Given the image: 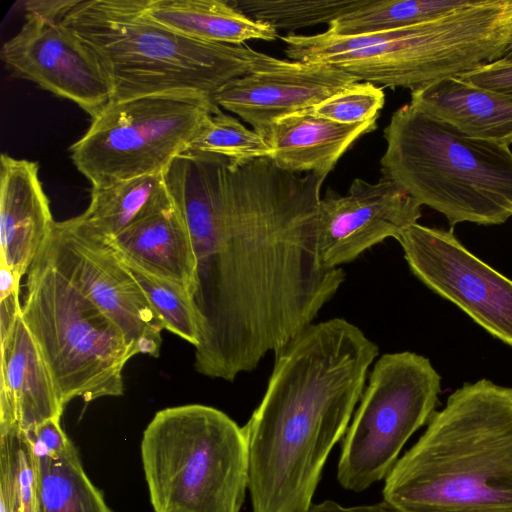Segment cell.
<instances>
[{
	"label": "cell",
	"instance_id": "cell-20",
	"mask_svg": "<svg viewBox=\"0 0 512 512\" xmlns=\"http://www.w3.org/2000/svg\"><path fill=\"white\" fill-rule=\"evenodd\" d=\"M410 103L470 137L512 144V95L455 76L411 90Z\"/></svg>",
	"mask_w": 512,
	"mask_h": 512
},
{
	"label": "cell",
	"instance_id": "cell-31",
	"mask_svg": "<svg viewBox=\"0 0 512 512\" xmlns=\"http://www.w3.org/2000/svg\"><path fill=\"white\" fill-rule=\"evenodd\" d=\"M473 85L512 95V63L497 60L458 76Z\"/></svg>",
	"mask_w": 512,
	"mask_h": 512
},
{
	"label": "cell",
	"instance_id": "cell-34",
	"mask_svg": "<svg viewBox=\"0 0 512 512\" xmlns=\"http://www.w3.org/2000/svg\"><path fill=\"white\" fill-rule=\"evenodd\" d=\"M20 278L7 266L0 264V299L19 293Z\"/></svg>",
	"mask_w": 512,
	"mask_h": 512
},
{
	"label": "cell",
	"instance_id": "cell-22",
	"mask_svg": "<svg viewBox=\"0 0 512 512\" xmlns=\"http://www.w3.org/2000/svg\"><path fill=\"white\" fill-rule=\"evenodd\" d=\"M164 187V172L92 187L89 206L80 215L95 232L112 239L137 221Z\"/></svg>",
	"mask_w": 512,
	"mask_h": 512
},
{
	"label": "cell",
	"instance_id": "cell-23",
	"mask_svg": "<svg viewBox=\"0 0 512 512\" xmlns=\"http://www.w3.org/2000/svg\"><path fill=\"white\" fill-rule=\"evenodd\" d=\"M35 466L38 512H112L85 473L71 440L56 458Z\"/></svg>",
	"mask_w": 512,
	"mask_h": 512
},
{
	"label": "cell",
	"instance_id": "cell-7",
	"mask_svg": "<svg viewBox=\"0 0 512 512\" xmlns=\"http://www.w3.org/2000/svg\"><path fill=\"white\" fill-rule=\"evenodd\" d=\"M141 458L155 512H239L249 484L243 427L219 409L187 404L158 411Z\"/></svg>",
	"mask_w": 512,
	"mask_h": 512
},
{
	"label": "cell",
	"instance_id": "cell-12",
	"mask_svg": "<svg viewBox=\"0 0 512 512\" xmlns=\"http://www.w3.org/2000/svg\"><path fill=\"white\" fill-rule=\"evenodd\" d=\"M42 248L59 271L121 328L136 353L143 336L161 337L164 324L138 281L109 241L81 215L55 221Z\"/></svg>",
	"mask_w": 512,
	"mask_h": 512
},
{
	"label": "cell",
	"instance_id": "cell-4",
	"mask_svg": "<svg viewBox=\"0 0 512 512\" xmlns=\"http://www.w3.org/2000/svg\"><path fill=\"white\" fill-rule=\"evenodd\" d=\"M143 7L144 0H77L63 18L100 63L112 102L181 93L213 98L275 59L243 45L187 38L149 19Z\"/></svg>",
	"mask_w": 512,
	"mask_h": 512
},
{
	"label": "cell",
	"instance_id": "cell-24",
	"mask_svg": "<svg viewBox=\"0 0 512 512\" xmlns=\"http://www.w3.org/2000/svg\"><path fill=\"white\" fill-rule=\"evenodd\" d=\"M473 0H368L333 21L326 30L336 36H357L397 30L435 20Z\"/></svg>",
	"mask_w": 512,
	"mask_h": 512
},
{
	"label": "cell",
	"instance_id": "cell-11",
	"mask_svg": "<svg viewBox=\"0 0 512 512\" xmlns=\"http://www.w3.org/2000/svg\"><path fill=\"white\" fill-rule=\"evenodd\" d=\"M411 272L512 346V280L472 254L451 230L410 225L396 239Z\"/></svg>",
	"mask_w": 512,
	"mask_h": 512
},
{
	"label": "cell",
	"instance_id": "cell-10",
	"mask_svg": "<svg viewBox=\"0 0 512 512\" xmlns=\"http://www.w3.org/2000/svg\"><path fill=\"white\" fill-rule=\"evenodd\" d=\"M440 390L441 377L428 358L410 351L381 355L345 434L340 485L361 492L386 478L405 443L435 412Z\"/></svg>",
	"mask_w": 512,
	"mask_h": 512
},
{
	"label": "cell",
	"instance_id": "cell-13",
	"mask_svg": "<svg viewBox=\"0 0 512 512\" xmlns=\"http://www.w3.org/2000/svg\"><path fill=\"white\" fill-rule=\"evenodd\" d=\"M0 55L14 76L75 103L91 119L112 102L100 63L63 19L25 14L21 29L3 43Z\"/></svg>",
	"mask_w": 512,
	"mask_h": 512
},
{
	"label": "cell",
	"instance_id": "cell-16",
	"mask_svg": "<svg viewBox=\"0 0 512 512\" xmlns=\"http://www.w3.org/2000/svg\"><path fill=\"white\" fill-rule=\"evenodd\" d=\"M107 240L123 262L183 287L194 301L195 250L185 217L166 185L137 221Z\"/></svg>",
	"mask_w": 512,
	"mask_h": 512
},
{
	"label": "cell",
	"instance_id": "cell-18",
	"mask_svg": "<svg viewBox=\"0 0 512 512\" xmlns=\"http://www.w3.org/2000/svg\"><path fill=\"white\" fill-rule=\"evenodd\" d=\"M0 427L24 432L51 418H61V404L47 363L21 311L0 334Z\"/></svg>",
	"mask_w": 512,
	"mask_h": 512
},
{
	"label": "cell",
	"instance_id": "cell-9",
	"mask_svg": "<svg viewBox=\"0 0 512 512\" xmlns=\"http://www.w3.org/2000/svg\"><path fill=\"white\" fill-rule=\"evenodd\" d=\"M219 108L210 96L183 93L111 102L70 146L71 160L92 187L163 173Z\"/></svg>",
	"mask_w": 512,
	"mask_h": 512
},
{
	"label": "cell",
	"instance_id": "cell-3",
	"mask_svg": "<svg viewBox=\"0 0 512 512\" xmlns=\"http://www.w3.org/2000/svg\"><path fill=\"white\" fill-rule=\"evenodd\" d=\"M404 512H512V388L466 383L385 478Z\"/></svg>",
	"mask_w": 512,
	"mask_h": 512
},
{
	"label": "cell",
	"instance_id": "cell-27",
	"mask_svg": "<svg viewBox=\"0 0 512 512\" xmlns=\"http://www.w3.org/2000/svg\"><path fill=\"white\" fill-rule=\"evenodd\" d=\"M123 263L143 289L150 304L161 318L164 329L179 336L194 348L198 347L201 340V320L191 295L175 283Z\"/></svg>",
	"mask_w": 512,
	"mask_h": 512
},
{
	"label": "cell",
	"instance_id": "cell-32",
	"mask_svg": "<svg viewBox=\"0 0 512 512\" xmlns=\"http://www.w3.org/2000/svg\"><path fill=\"white\" fill-rule=\"evenodd\" d=\"M77 0H30L24 3L25 14L63 19Z\"/></svg>",
	"mask_w": 512,
	"mask_h": 512
},
{
	"label": "cell",
	"instance_id": "cell-14",
	"mask_svg": "<svg viewBox=\"0 0 512 512\" xmlns=\"http://www.w3.org/2000/svg\"><path fill=\"white\" fill-rule=\"evenodd\" d=\"M422 205L394 181L356 178L348 193L327 189L319 203L318 248L326 268H340L417 223Z\"/></svg>",
	"mask_w": 512,
	"mask_h": 512
},
{
	"label": "cell",
	"instance_id": "cell-8",
	"mask_svg": "<svg viewBox=\"0 0 512 512\" xmlns=\"http://www.w3.org/2000/svg\"><path fill=\"white\" fill-rule=\"evenodd\" d=\"M23 320L53 378L61 404L124 392L123 369L135 355L121 328L74 286L43 248L27 271Z\"/></svg>",
	"mask_w": 512,
	"mask_h": 512
},
{
	"label": "cell",
	"instance_id": "cell-5",
	"mask_svg": "<svg viewBox=\"0 0 512 512\" xmlns=\"http://www.w3.org/2000/svg\"><path fill=\"white\" fill-rule=\"evenodd\" d=\"M280 39L292 61L326 63L358 81L414 90L500 60L512 40V0H473L435 20L397 30Z\"/></svg>",
	"mask_w": 512,
	"mask_h": 512
},
{
	"label": "cell",
	"instance_id": "cell-15",
	"mask_svg": "<svg viewBox=\"0 0 512 512\" xmlns=\"http://www.w3.org/2000/svg\"><path fill=\"white\" fill-rule=\"evenodd\" d=\"M356 82L334 65L275 58L268 66L227 82L213 99L266 139L279 119L311 109Z\"/></svg>",
	"mask_w": 512,
	"mask_h": 512
},
{
	"label": "cell",
	"instance_id": "cell-33",
	"mask_svg": "<svg viewBox=\"0 0 512 512\" xmlns=\"http://www.w3.org/2000/svg\"><path fill=\"white\" fill-rule=\"evenodd\" d=\"M309 512H404L393 504L385 501L374 504L343 506L333 500H325L313 505Z\"/></svg>",
	"mask_w": 512,
	"mask_h": 512
},
{
	"label": "cell",
	"instance_id": "cell-26",
	"mask_svg": "<svg viewBox=\"0 0 512 512\" xmlns=\"http://www.w3.org/2000/svg\"><path fill=\"white\" fill-rule=\"evenodd\" d=\"M187 150L235 162L270 157L271 154L265 138L220 108L207 114Z\"/></svg>",
	"mask_w": 512,
	"mask_h": 512
},
{
	"label": "cell",
	"instance_id": "cell-29",
	"mask_svg": "<svg viewBox=\"0 0 512 512\" xmlns=\"http://www.w3.org/2000/svg\"><path fill=\"white\" fill-rule=\"evenodd\" d=\"M384 103L383 89L363 81L336 92L310 111L338 123L355 124L378 118Z\"/></svg>",
	"mask_w": 512,
	"mask_h": 512
},
{
	"label": "cell",
	"instance_id": "cell-25",
	"mask_svg": "<svg viewBox=\"0 0 512 512\" xmlns=\"http://www.w3.org/2000/svg\"><path fill=\"white\" fill-rule=\"evenodd\" d=\"M250 19L276 31L327 24L368 2V0H227Z\"/></svg>",
	"mask_w": 512,
	"mask_h": 512
},
{
	"label": "cell",
	"instance_id": "cell-30",
	"mask_svg": "<svg viewBox=\"0 0 512 512\" xmlns=\"http://www.w3.org/2000/svg\"><path fill=\"white\" fill-rule=\"evenodd\" d=\"M35 465L56 458L70 442L60 425V418H51L25 432Z\"/></svg>",
	"mask_w": 512,
	"mask_h": 512
},
{
	"label": "cell",
	"instance_id": "cell-19",
	"mask_svg": "<svg viewBox=\"0 0 512 512\" xmlns=\"http://www.w3.org/2000/svg\"><path fill=\"white\" fill-rule=\"evenodd\" d=\"M377 118L342 124L313 114L310 109L279 119L266 138L270 157L293 173L326 176L338 160L363 135L376 128Z\"/></svg>",
	"mask_w": 512,
	"mask_h": 512
},
{
	"label": "cell",
	"instance_id": "cell-17",
	"mask_svg": "<svg viewBox=\"0 0 512 512\" xmlns=\"http://www.w3.org/2000/svg\"><path fill=\"white\" fill-rule=\"evenodd\" d=\"M37 162L6 153L0 158V264L20 279L54 224Z\"/></svg>",
	"mask_w": 512,
	"mask_h": 512
},
{
	"label": "cell",
	"instance_id": "cell-1",
	"mask_svg": "<svg viewBox=\"0 0 512 512\" xmlns=\"http://www.w3.org/2000/svg\"><path fill=\"white\" fill-rule=\"evenodd\" d=\"M164 180L197 259L194 367L233 381L313 324L345 280L319 256L325 178L289 172L269 157L235 162L187 150Z\"/></svg>",
	"mask_w": 512,
	"mask_h": 512
},
{
	"label": "cell",
	"instance_id": "cell-35",
	"mask_svg": "<svg viewBox=\"0 0 512 512\" xmlns=\"http://www.w3.org/2000/svg\"><path fill=\"white\" fill-rule=\"evenodd\" d=\"M501 60L512 63V40H511L509 46L507 47Z\"/></svg>",
	"mask_w": 512,
	"mask_h": 512
},
{
	"label": "cell",
	"instance_id": "cell-21",
	"mask_svg": "<svg viewBox=\"0 0 512 512\" xmlns=\"http://www.w3.org/2000/svg\"><path fill=\"white\" fill-rule=\"evenodd\" d=\"M143 11L157 24L200 42L243 45L278 37L274 28L250 19L227 0H144Z\"/></svg>",
	"mask_w": 512,
	"mask_h": 512
},
{
	"label": "cell",
	"instance_id": "cell-28",
	"mask_svg": "<svg viewBox=\"0 0 512 512\" xmlns=\"http://www.w3.org/2000/svg\"><path fill=\"white\" fill-rule=\"evenodd\" d=\"M0 473L10 481L20 512H38V477L25 432L17 425L0 427Z\"/></svg>",
	"mask_w": 512,
	"mask_h": 512
},
{
	"label": "cell",
	"instance_id": "cell-2",
	"mask_svg": "<svg viewBox=\"0 0 512 512\" xmlns=\"http://www.w3.org/2000/svg\"><path fill=\"white\" fill-rule=\"evenodd\" d=\"M378 355L375 342L339 317L309 325L275 354L263 398L243 427L252 512H309Z\"/></svg>",
	"mask_w": 512,
	"mask_h": 512
},
{
	"label": "cell",
	"instance_id": "cell-6",
	"mask_svg": "<svg viewBox=\"0 0 512 512\" xmlns=\"http://www.w3.org/2000/svg\"><path fill=\"white\" fill-rule=\"evenodd\" d=\"M382 177L421 205L461 222L495 225L512 216V152L470 137L411 103L398 108L383 133Z\"/></svg>",
	"mask_w": 512,
	"mask_h": 512
}]
</instances>
